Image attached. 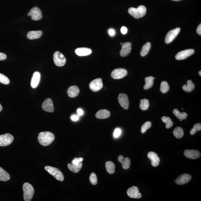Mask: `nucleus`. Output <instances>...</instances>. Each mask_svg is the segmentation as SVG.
Masks as SVG:
<instances>
[{"mask_svg":"<svg viewBox=\"0 0 201 201\" xmlns=\"http://www.w3.org/2000/svg\"><path fill=\"white\" fill-rule=\"evenodd\" d=\"M82 163H81L78 165H74L73 164H69L68 165V169L75 173H78L81 169L82 166Z\"/></svg>","mask_w":201,"mask_h":201,"instance_id":"obj_26","label":"nucleus"},{"mask_svg":"<svg viewBox=\"0 0 201 201\" xmlns=\"http://www.w3.org/2000/svg\"><path fill=\"white\" fill-rule=\"evenodd\" d=\"M41 31H29L27 34V37L29 40L36 39L40 38L42 36Z\"/></svg>","mask_w":201,"mask_h":201,"instance_id":"obj_23","label":"nucleus"},{"mask_svg":"<svg viewBox=\"0 0 201 201\" xmlns=\"http://www.w3.org/2000/svg\"><path fill=\"white\" fill-rule=\"evenodd\" d=\"M151 126H152V123L150 121H147L145 122L141 127L142 133H145L147 129L151 128Z\"/></svg>","mask_w":201,"mask_h":201,"instance_id":"obj_36","label":"nucleus"},{"mask_svg":"<svg viewBox=\"0 0 201 201\" xmlns=\"http://www.w3.org/2000/svg\"><path fill=\"white\" fill-rule=\"evenodd\" d=\"M201 130V124L200 123H197V124L195 125L194 126L193 128L192 129L190 132V133L191 135H193L195 133H196L197 132Z\"/></svg>","mask_w":201,"mask_h":201,"instance_id":"obj_38","label":"nucleus"},{"mask_svg":"<svg viewBox=\"0 0 201 201\" xmlns=\"http://www.w3.org/2000/svg\"><path fill=\"white\" fill-rule=\"evenodd\" d=\"M187 85H185L182 86V89L184 91L187 92H190L192 91L195 87L194 84L190 80L187 81Z\"/></svg>","mask_w":201,"mask_h":201,"instance_id":"obj_30","label":"nucleus"},{"mask_svg":"<svg viewBox=\"0 0 201 201\" xmlns=\"http://www.w3.org/2000/svg\"><path fill=\"white\" fill-rule=\"evenodd\" d=\"M0 82L5 85H8L10 84V81L6 76L0 73Z\"/></svg>","mask_w":201,"mask_h":201,"instance_id":"obj_37","label":"nucleus"},{"mask_svg":"<svg viewBox=\"0 0 201 201\" xmlns=\"http://www.w3.org/2000/svg\"><path fill=\"white\" fill-rule=\"evenodd\" d=\"M53 60L55 65L61 67L65 65L66 59L64 55L59 51H56L53 55Z\"/></svg>","mask_w":201,"mask_h":201,"instance_id":"obj_5","label":"nucleus"},{"mask_svg":"<svg viewBox=\"0 0 201 201\" xmlns=\"http://www.w3.org/2000/svg\"><path fill=\"white\" fill-rule=\"evenodd\" d=\"M194 53V50L193 49H186L183 51H181L176 55V59L177 60H182L190 56H191Z\"/></svg>","mask_w":201,"mask_h":201,"instance_id":"obj_11","label":"nucleus"},{"mask_svg":"<svg viewBox=\"0 0 201 201\" xmlns=\"http://www.w3.org/2000/svg\"><path fill=\"white\" fill-rule=\"evenodd\" d=\"M190 175L187 174L180 175L175 181L178 185H181L188 183L191 180Z\"/></svg>","mask_w":201,"mask_h":201,"instance_id":"obj_16","label":"nucleus"},{"mask_svg":"<svg viewBox=\"0 0 201 201\" xmlns=\"http://www.w3.org/2000/svg\"><path fill=\"white\" fill-rule=\"evenodd\" d=\"M107 171L110 174H113L115 172V165L111 161H107L106 163Z\"/></svg>","mask_w":201,"mask_h":201,"instance_id":"obj_28","label":"nucleus"},{"mask_svg":"<svg viewBox=\"0 0 201 201\" xmlns=\"http://www.w3.org/2000/svg\"><path fill=\"white\" fill-rule=\"evenodd\" d=\"M7 58V55L5 53H0V60H3L6 59Z\"/></svg>","mask_w":201,"mask_h":201,"instance_id":"obj_42","label":"nucleus"},{"mask_svg":"<svg viewBox=\"0 0 201 201\" xmlns=\"http://www.w3.org/2000/svg\"><path fill=\"white\" fill-rule=\"evenodd\" d=\"M197 32L200 35H201V24L198 26L197 28Z\"/></svg>","mask_w":201,"mask_h":201,"instance_id":"obj_47","label":"nucleus"},{"mask_svg":"<svg viewBox=\"0 0 201 201\" xmlns=\"http://www.w3.org/2000/svg\"><path fill=\"white\" fill-rule=\"evenodd\" d=\"M24 199L25 201H30L32 200L34 193L33 186L28 182H25L23 185Z\"/></svg>","mask_w":201,"mask_h":201,"instance_id":"obj_3","label":"nucleus"},{"mask_svg":"<svg viewBox=\"0 0 201 201\" xmlns=\"http://www.w3.org/2000/svg\"><path fill=\"white\" fill-rule=\"evenodd\" d=\"M180 120V121H182V120Z\"/></svg>","mask_w":201,"mask_h":201,"instance_id":"obj_52","label":"nucleus"},{"mask_svg":"<svg viewBox=\"0 0 201 201\" xmlns=\"http://www.w3.org/2000/svg\"><path fill=\"white\" fill-rule=\"evenodd\" d=\"M118 161L121 164L123 168L128 169L130 166V160L128 157L124 158L122 155H120L118 158Z\"/></svg>","mask_w":201,"mask_h":201,"instance_id":"obj_21","label":"nucleus"},{"mask_svg":"<svg viewBox=\"0 0 201 201\" xmlns=\"http://www.w3.org/2000/svg\"><path fill=\"white\" fill-rule=\"evenodd\" d=\"M151 48V43L147 42L144 45L142 48L140 54L142 56H145L148 54Z\"/></svg>","mask_w":201,"mask_h":201,"instance_id":"obj_29","label":"nucleus"},{"mask_svg":"<svg viewBox=\"0 0 201 201\" xmlns=\"http://www.w3.org/2000/svg\"><path fill=\"white\" fill-rule=\"evenodd\" d=\"M71 119L73 121H77L79 120V117L78 116L74 115L71 116Z\"/></svg>","mask_w":201,"mask_h":201,"instance_id":"obj_44","label":"nucleus"},{"mask_svg":"<svg viewBox=\"0 0 201 201\" xmlns=\"http://www.w3.org/2000/svg\"><path fill=\"white\" fill-rule=\"evenodd\" d=\"M76 54L79 56H87L91 54L92 51L90 49L86 47L78 48L75 50Z\"/></svg>","mask_w":201,"mask_h":201,"instance_id":"obj_19","label":"nucleus"},{"mask_svg":"<svg viewBox=\"0 0 201 201\" xmlns=\"http://www.w3.org/2000/svg\"><path fill=\"white\" fill-rule=\"evenodd\" d=\"M90 181L92 184L93 185H95L97 184L98 180L96 175L95 173H92L90 175Z\"/></svg>","mask_w":201,"mask_h":201,"instance_id":"obj_39","label":"nucleus"},{"mask_svg":"<svg viewBox=\"0 0 201 201\" xmlns=\"http://www.w3.org/2000/svg\"><path fill=\"white\" fill-rule=\"evenodd\" d=\"M83 159L82 158H76L72 161V164L74 165H78L83 161Z\"/></svg>","mask_w":201,"mask_h":201,"instance_id":"obj_40","label":"nucleus"},{"mask_svg":"<svg viewBox=\"0 0 201 201\" xmlns=\"http://www.w3.org/2000/svg\"><path fill=\"white\" fill-rule=\"evenodd\" d=\"M132 44L130 42H126L123 44L120 52V55L122 57H125L129 54L132 49Z\"/></svg>","mask_w":201,"mask_h":201,"instance_id":"obj_18","label":"nucleus"},{"mask_svg":"<svg viewBox=\"0 0 201 201\" xmlns=\"http://www.w3.org/2000/svg\"><path fill=\"white\" fill-rule=\"evenodd\" d=\"M173 113L177 118L180 120L186 119L187 117V114L186 112H181L177 109H175L173 111Z\"/></svg>","mask_w":201,"mask_h":201,"instance_id":"obj_31","label":"nucleus"},{"mask_svg":"<svg viewBox=\"0 0 201 201\" xmlns=\"http://www.w3.org/2000/svg\"><path fill=\"white\" fill-rule=\"evenodd\" d=\"M54 134L49 132H44L39 133L38 139L39 143L43 146H47L54 141Z\"/></svg>","mask_w":201,"mask_h":201,"instance_id":"obj_1","label":"nucleus"},{"mask_svg":"<svg viewBox=\"0 0 201 201\" xmlns=\"http://www.w3.org/2000/svg\"><path fill=\"white\" fill-rule=\"evenodd\" d=\"M169 87L168 83L166 81H164L160 84V91L163 93H165L168 92Z\"/></svg>","mask_w":201,"mask_h":201,"instance_id":"obj_35","label":"nucleus"},{"mask_svg":"<svg viewBox=\"0 0 201 201\" xmlns=\"http://www.w3.org/2000/svg\"><path fill=\"white\" fill-rule=\"evenodd\" d=\"M121 133V130L119 128L116 129L114 133V138H117L119 137Z\"/></svg>","mask_w":201,"mask_h":201,"instance_id":"obj_41","label":"nucleus"},{"mask_svg":"<svg viewBox=\"0 0 201 201\" xmlns=\"http://www.w3.org/2000/svg\"><path fill=\"white\" fill-rule=\"evenodd\" d=\"M184 154L188 158L191 159H196L200 157L201 154L198 151L187 149L184 151Z\"/></svg>","mask_w":201,"mask_h":201,"instance_id":"obj_15","label":"nucleus"},{"mask_svg":"<svg viewBox=\"0 0 201 201\" xmlns=\"http://www.w3.org/2000/svg\"><path fill=\"white\" fill-rule=\"evenodd\" d=\"M10 175L5 171L4 169L0 167V181H6L10 180Z\"/></svg>","mask_w":201,"mask_h":201,"instance_id":"obj_25","label":"nucleus"},{"mask_svg":"<svg viewBox=\"0 0 201 201\" xmlns=\"http://www.w3.org/2000/svg\"><path fill=\"white\" fill-rule=\"evenodd\" d=\"M118 101L123 108L127 110L129 108V101L128 96L125 94H120L118 96Z\"/></svg>","mask_w":201,"mask_h":201,"instance_id":"obj_12","label":"nucleus"},{"mask_svg":"<svg viewBox=\"0 0 201 201\" xmlns=\"http://www.w3.org/2000/svg\"><path fill=\"white\" fill-rule=\"evenodd\" d=\"M121 31L123 34H126L128 32V29L125 27H122L121 28Z\"/></svg>","mask_w":201,"mask_h":201,"instance_id":"obj_43","label":"nucleus"},{"mask_svg":"<svg viewBox=\"0 0 201 201\" xmlns=\"http://www.w3.org/2000/svg\"><path fill=\"white\" fill-rule=\"evenodd\" d=\"M180 31V28H177L172 29L167 33L166 36L165 41L167 44L170 43L174 40Z\"/></svg>","mask_w":201,"mask_h":201,"instance_id":"obj_8","label":"nucleus"},{"mask_svg":"<svg viewBox=\"0 0 201 201\" xmlns=\"http://www.w3.org/2000/svg\"><path fill=\"white\" fill-rule=\"evenodd\" d=\"M162 121L166 124L165 127L167 129H170L173 126V123L170 118L163 116L161 118Z\"/></svg>","mask_w":201,"mask_h":201,"instance_id":"obj_33","label":"nucleus"},{"mask_svg":"<svg viewBox=\"0 0 201 201\" xmlns=\"http://www.w3.org/2000/svg\"><path fill=\"white\" fill-rule=\"evenodd\" d=\"M41 75L38 72H36L33 74L32 79L31 82V87L33 88H36L38 86L39 83Z\"/></svg>","mask_w":201,"mask_h":201,"instance_id":"obj_20","label":"nucleus"},{"mask_svg":"<svg viewBox=\"0 0 201 201\" xmlns=\"http://www.w3.org/2000/svg\"><path fill=\"white\" fill-rule=\"evenodd\" d=\"M123 44L122 43H121V44H120V45H122H122H123Z\"/></svg>","mask_w":201,"mask_h":201,"instance_id":"obj_51","label":"nucleus"},{"mask_svg":"<svg viewBox=\"0 0 201 201\" xmlns=\"http://www.w3.org/2000/svg\"><path fill=\"white\" fill-rule=\"evenodd\" d=\"M45 169L50 174L60 181H63L64 180V176L63 173L59 169L56 168L46 166L45 167Z\"/></svg>","mask_w":201,"mask_h":201,"instance_id":"obj_4","label":"nucleus"},{"mask_svg":"<svg viewBox=\"0 0 201 201\" xmlns=\"http://www.w3.org/2000/svg\"><path fill=\"white\" fill-rule=\"evenodd\" d=\"M89 87L90 90L94 92H97L103 87L102 79L97 78L94 79L90 83Z\"/></svg>","mask_w":201,"mask_h":201,"instance_id":"obj_10","label":"nucleus"},{"mask_svg":"<svg viewBox=\"0 0 201 201\" xmlns=\"http://www.w3.org/2000/svg\"><path fill=\"white\" fill-rule=\"evenodd\" d=\"M147 157L151 160V165L153 167H157L159 165L160 159L156 153L153 152H149L147 154Z\"/></svg>","mask_w":201,"mask_h":201,"instance_id":"obj_17","label":"nucleus"},{"mask_svg":"<svg viewBox=\"0 0 201 201\" xmlns=\"http://www.w3.org/2000/svg\"><path fill=\"white\" fill-rule=\"evenodd\" d=\"M42 108L45 111L50 112L54 111V107L52 100L49 98L46 99L42 104Z\"/></svg>","mask_w":201,"mask_h":201,"instance_id":"obj_13","label":"nucleus"},{"mask_svg":"<svg viewBox=\"0 0 201 201\" xmlns=\"http://www.w3.org/2000/svg\"><path fill=\"white\" fill-rule=\"evenodd\" d=\"M127 194L129 197L132 198L140 199L142 196L138 188L136 186H133L128 189L127 191Z\"/></svg>","mask_w":201,"mask_h":201,"instance_id":"obj_14","label":"nucleus"},{"mask_svg":"<svg viewBox=\"0 0 201 201\" xmlns=\"http://www.w3.org/2000/svg\"><path fill=\"white\" fill-rule=\"evenodd\" d=\"M149 106V101L147 99H141L140 108L142 110L145 111L148 109Z\"/></svg>","mask_w":201,"mask_h":201,"instance_id":"obj_34","label":"nucleus"},{"mask_svg":"<svg viewBox=\"0 0 201 201\" xmlns=\"http://www.w3.org/2000/svg\"><path fill=\"white\" fill-rule=\"evenodd\" d=\"M77 113L79 116H81L84 114V111L82 109L80 108H79L77 110Z\"/></svg>","mask_w":201,"mask_h":201,"instance_id":"obj_46","label":"nucleus"},{"mask_svg":"<svg viewBox=\"0 0 201 201\" xmlns=\"http://www.w3.org/2000/svg\"><path fill=\"white\" fill-rule=\"evenodd\" d=\"M28 15L31 16V19L34 21L41 20L42 18V12L41 10L37 7H34L31 9Z\"/></svg>","mask_w":201,"mask_h":201,"instance_id":"obj_7","label":"nucleus"},{"mask_svg":"<svg viewBox=\"0 0 201 201\" xmlns=\"http://www.w3.org/2000/svg\"><path fill=\"white\" fill-rule=\"evenodd\" d=\"M128 12L135 18H141L145 15L146 12V8L143 5H140L137 8L131 7L129 9Z\"/></svg>","mask_w":201,"mask_h":201,"instance_id":"obj_2","label":"nucleus"},{"mask_svg":"<svg viewBox=\"0 0 201 201\" xmlns=\"http://www.w3.org/2000/svg\"><path fill=\"white\" fill-rule=\"evenodd\" d=\"M199 75L200 76H201V71H199Z\"/></svg>","mask_w":201,"mask_h":201,"instance_id":"obj_49","label":"nucleus"},{"mask_svg":"<svg viewBox=\"0 0 201 201\" xmlns=\"http://www.w3.org/2000/svg\"><path fill=\"white\" fill-rule=\"evenodd\" d=\"M174 136L177 139H181L184 135V132L182 129L181 127H177L174 129L173 131Z\"/></svg>","mask_w":201,"mask_h":201,"instance_id":"obj_32","label":"nucleus"},{"mask_svg":"<svg viewBox=\"0 0 201 201\" xmlns=\"http://www.w3.org/2000/svg\"><path fill=\"white\" fill-rule=\"evenodd\" d=\"M2 106L0 104V112L2 111Z\"/></svg>","mask_w":201,"mask_h":201,"instance_id":"obj_48","label":"nucleus"},{"mask_svg":"<svg viewBox=\"0 0 201 201\" xmlns=\"http://www.w3.org/2000/svg\"><path fill=\"white\" fill-rule=\"evenodd\" d=\"M110 112L108 110L104 109L99 110L96 114L95 116L98 119H106L110 117Z\"/></svg>","mask_w":201,"mask_h":201,"instance_id":"obj_24","label":"nucleus"},{"mask_svg":"<svg viewBox=\"0 0 201 201\" xmlns=\"http://www.w3.org/2000/svg\"><path fill=\"white\" fill-rule=\"evenodd\" d=\"M128 74V72L126 69L123 68H118L114 70L112 72L111 77L114 79H120L123 78Z\"/></svg>","mask_w":201,"mask_h":201,"instance_id":"obj_9","label":"nucleus"},{"mask_svg":"<svg viewBox=\"0 0 201 201\" xmlns=\"http://www.w3.org/2000/svg\"><path fill=\"white\" fill-rule=\"evenodd\" d=\"M14 140L12 134L6 133L0 135V146H6L11 144Z\"/></svg>","mask_w":201,"mask_h":201,"instance_id":"obj_6","label":"nucleus"},{"mask_svg":"<svg viewBox=\"0 0 201 201\" xmlns=\"http://www.w3.org/2000/svg\"><path fill=\"white\" fill-rule=\"evenodd\" d=\"M154 77L149 76L145 78V85L144 86V89L147 90L152 88L154 85Z\"/></svg>","mask_w":201,"mask_h":201,"instance_id":"obj_27","label":"nucleus"},{"mask_svg":"<svg viewBox=\"0 0 201 201\" xmlns=\"http://www.w3.org/2000/svg\"><path fill=\"white\" fill-rule=\"evenodd\" d=\"M79 88L76 86H72L68 88L67 94L70 97L74 98L78 95L79 93Z\"/></svg>","mask_w":201,"mask_h":201,"instance_id":"obj_22","label":"nucleus"},{"mask_svg":"<svg viewBox=\"0 0 201 201\" xmlns=\"http://www.w3.org/2000/svg\"><path fill=\"white\" fill-rule=\"evenodd\" d=\"M173 1H181V0H173Z\"/></svg>","mask_w":201,"mask_h":201,"instance_id":"obj_50","label":"nucleus"},{"mask_svg":"<svg viewBox=\"0 0 201 201\" xmlns=\"http://www.w3.org/2000/svg\"><path fill=\"white\" fill-rule=\"evenodd\" d=\"M108 33L110 36H113L115 34V31L113 29H110L108 31Z\"/></svg>","mask_w":201,"mask_h":201,"instance_id":"obj_45","label":"nucleus"}]
</instances>
